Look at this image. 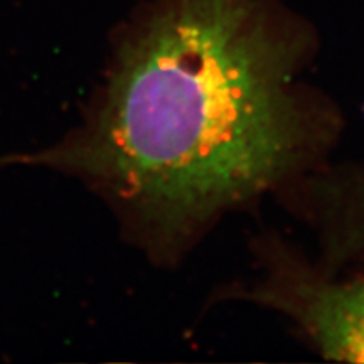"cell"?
I'll use <instances>...</instances> for the list:
<instances>
[{"label": "cell", "instance_id": "1", "mask_svg": "<svg viewBox=\"0 0 364 364\" xmlns=\"http://www.w3.org/2000/svg\"><path fill=\"white\" fill-rule=\"evenodd\" d=\"M307 48L280 0H150L95 115L39 159L107 189L150 243L179 247L311 157Z\"/></svg>", "mask_w": 364, "mask_h": 364}, {"label": "cell", "instance_id": "2", "mask_svg": "<svg viewBox=\"0 0 364 364\" xmlns=\"http://www.w3.org/2000/svg\"><path fill=\"white\" fill-rule=\"evenodd\" d=\"M253 297L289 314L324 356L364 363V279L324 284L297 270L282 272Z\"/></svg>", "mask_w": 364, "mask_h": 364}]
</instances>
